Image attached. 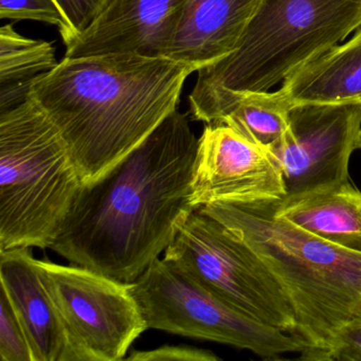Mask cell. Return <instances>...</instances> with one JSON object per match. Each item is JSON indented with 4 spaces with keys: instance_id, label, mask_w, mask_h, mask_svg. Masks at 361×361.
Here are the masks:
<instances>
[{
    "instance_id": "44dd1931",
    "label": "cell",
    "mask_w": 361,
    "mask_h": 361,
    "mask_svg": "<svg viewBox=\"0 0 361 361\" xmlns=\"http://www.w3.org/2000/svg\"><path fill=\"white\" fill-rule=\"evenodd\" d=\"M58 3L71 22L78 39L106 9L111 0H58Z\"/></svg>"
},
{
    "instance_id": "e0dca14e",
    "label": "cell",
    "mask_w": 361,
    "mask_h": 361,
    "mask_svg": "<svg viewBox=\"0 0 361 361\" xmlns=\"http://www.w3.org/2000/svg\"><path fill=\"white\" fill-rule=\"evenodd\" d=\"M58 65L48 42L23 37L12 25L0 30V87L30 84Z\"/></svg>"
},
{
    "instance_id": "5bb4252c",
    "label": "cell",
    "mask_w": 361,
    "mask_h": 361,
    "mask_svg": "<svg viewBox=\"0 0 361 361\" xmlns=\"http://www.w3.org/2000/svg\"><path fill=\"white\" fill-rule=\"evenodd\" d=\"M274 206L276 216L331 244L361 253V191L350 180L290 194Z\"/></svg>"
},
{
    "instance_id": "52a82bcc",
    "label": "cell",
    "mask_w": 361,
    "mask_h": 361,
    "mask_svg": "<svg viewBox=\"0 0 361 361\" xmlns=\"http://www.w3.org/2000/svg\"><path fill=\"white\" fill-rule=\"evenodd\" d=\"M130 284L149 329L248 350L265 360L303 350L290 334L238 312L164 259Z\"/></svg>"
},
{
    "instance_id": "d6986e66",
    "label": "cell",
    "mask_w": 361,
    "mask_h": 361,
    "mask_svg": "<svg viewBox=\"0 0 361 361\" xmlns=\"http://www.w3.org/2000/svg\"><path fill=\"white\" fill-rule=\"evenodd\" d=\"M0 359L33 361L24 327L4 289H0Z\"/></svg>"
},
{
    "instance_id": "ba28073f",
    "label": "cell",
    "mask_w": 361,
    "mask_h": 361,
    "mask_svg": "<svg viewBox=\"0 0 361 361\" xmlns=\"http://www.w3.org/2000/svg\"><path fill=\"white\" fill-rule=\"evenodd\" d=\"M66 331L69 361H119L147 331L132 284L83 266L37 259Z\"/></svg>"
},
{
    "instance_id": "603a6c76",
    "label": "cell",
    "mask_w": 361,
    "mask_h": 361,
    "mask_svg": "<svg viewBox=\"0 0 361 361\" xmlns=\"http://www.w3.org/2000/svg\"><path fill=\"white\" fill-rule=\"evenodd\" d=\"M360 149H361V145H360Z\"/></svg>"
},
{
    "instance_id": "9a60e30c",
    "label": "cell",
    "mask_w": 361,
    "mask_h": 361,
    "mask_svg": "<svg viewBox=\"0 0 361 361\" xmlns=\"http://www.w3.org/2000/svg\"><path fill=\"white\" fill-rule=\"evenodd\" d=\"M278 90L293 106L361 104V27L350 41L300 69Z\"/></svg>"
},
{
    "instance_id": "4fadbf2b",
    "label": "cell",
    "mask_w": 361,
    "mask_h": 361,
    "mask_svg": "<svg viewBox=\"0 0 361 361\" xmlns=\"http://www.w3.org/2000/svg\"><path fill=\"white\" fill-rule=\"evenodd\" d=\"M259 0H185L164 56L200 69L238 48Z\"/></svg>"
},
{
    "instance_id": "5b68a950",
    "label": "cell",
    "mask_w": 361,
    "mask_h": 361,
    "mask_svg": "<svg viewBox=\"0 0 361 361\" xmlns=\"http://www.w3.org/2000/svg\"><path fill=\"white\" fill-rule=\"evenodd\" d=\"M82 183L60 130L30 94L0 113V251L49 248Z\"/></svg>"
},
{
    "instance_id": "3957f363",
    "label": "cell",
    "mask_w": 361,
    "mask_h": 361,
    "mask_svg": "<svg viewBox=\"0 0 361 361\" xmlns=\"http://www.w3.org/2000/svg\"><path fill=\"white\" fill-rule=\"evenodd\" d=\"M274 202L210 204L200 210L246 244L293 307L302 360L329 361L334 342L361 316V253L331 244L276 216Z\"/></svg>"
},
{
    "instance_id": "8992f818",
    "label": "cell",
    "mask_w": 361,
    "mask_h": 361,
    "mask_svg": "<svg viewBox=\"0 0 361 361\" xmlns=\"http://www.w3.org/2000/svg\"><path fill=\"white\" fill-rule=\"evenodd\" d=\"M190 280L259 322L293 335V305L261 259L214 217L194 210L164 251Z\"/></svg>"
},
{
    "instance_id": "ffe728a7",
    "label": "cell",
    "mask_w": 361,
    "mask_h": 361,
    "mask_svg": "<svg viewBox=\"0 0 361 361\" xmlns=\"http://www.w3.org/2000/svg\"><path fill=\"white\" fill-rule=\"evenodd\" d=\"M126 360L133 361H219L212 350L188 345H162L151 350H134Z\"/></svg>"
},
{
    "instance_id": "8fae6325",
    "label": "cell",
    "mask_w": 361,
    "mask_h": 361,
    "mask_svg": "<svg viewBox=\"0 0 361 361\" xmlns=\"http://www.w3.org/2000/svg\"><path fill=\"white\" fill-rule=\"evenodd\" d=\"M185 0H111L65 58L114 52L164 56Z\"/></svg>"
},
{
    "instance_id": "2e32d148",
    "label": "cell",
    "mask_w": 361,
    "mask_h": 361,
    "mask_svg": "<svg viewBox=\"0 0 361 361\" xmlns=\"http://www.w3.org/2000/svg\"><path fill=\"white\" fill-rule=\"evenodd\" d=\"M291 107L279 90L251 92L238 97L217 123L227 124L253 145L269 149L288 128Z\"/></svg>"
},
{
    "instance_id": "30bf717a",
    "label": "cell",
    "mask_w": 361,
    "mask_h": 361,
    "mask_svg": "<svg viewBox=\"0 0 361 361\" xmlns=\"http://www.w3.org/2000/svg\"><path fill=\"white\" fill-rule=\"evenodd\" d=\"M287 195L280 164L225 123H211L198 139L192 179L194 208L210 204L272 202Z\"/></svg>"
},
{
    "instance_id": "7a4b0ae2",
    "label": "cell",
    "mask_w": 361,
    "mask_h": 361,
    "mask_svg": "<svg viewBox=\"0 0 361 361\" xmlns=\"http://www.w3.org/2000/svg\"><path fill=\"white\" fill-rule=\"evenodd\" d=\"M193 65L114 52L64 58L30 96L60 130L82 183L106 174L173 111Z\"/></svg>"
},
{
    "instance_id": "277c9868",
    "label": "cell",
    "mask_w": 361,
    "mask_h": 361,
    "mask_svg": "<svg viewBox=\"0 0 361 361\" xmlns=\"http://www.w3.org/2000/svg\"><path fill=\"white\" fill-rule=\"evenodd\" d=\"M361 27V0H259L238 48L197 71L194 119L217 123L243 94L269 92Z\"/></svg>"
},
{
    "instance_id": "9c48e42d",
    "label": "cell",
    "mask_w": 361,
    "mask_h": 361,
    "mask_svg": "<svg viewBox=\"0 0 361 361\" xmlns=\"http://www.w3.org/2000/svg\"><path fill=\"white\" fill-rule=\"evenodd\" d=\"M361 104L293 105L282 138L267 149L278 160L287 195L350 180V160L360 149Z\"/></svg>"
},
{
    "instance_id": "7402d4cb",
    "label": "cell",
    "mask_w": 361,
    "mask_h": 361,
    "mask_svg": "<svg viewBox=\"0 0 361 361\" xmlns=\"http://www.w3.org/2000/svg\"><path fill=\"white\" fill-rule=\"evenodd\" d=\"M361 360V316L348 322L336 337L329 361Z\"/></svg>"
},
{
    "instance_id": "6da1fadb",
    "label": "cell",
    "mask_w": 361,
    "mask_h": 361,
    "mask_svg": "<svg viewBox=\"0 0 361 361\" xmlns=\"http://www.w3.org/2000/svg\"><path fill=\"white\" fill-rule=\"evenodd\" d=\"M197 147L187 115L173 111L106 174L82 183L49 248L71 264L136 281L196 210Z\"/></svg>"
},
{
    "instance_id": "ac0fdd59",
    "label": "cell",
    "mask_w": 361,
    "mask_h": 361,
    "mask_svg": "<svg viewBox=\"0 0 361 361\" xmlns=\"http://www.w3.org/2000/svg\"><path fill=\"white\" fill-rule=\"evenodd\" d=\"M0 18L35 20L58 27L66 47L77 39L75 30L58 0H0Z\"/></svg>"
},
{
    "instance_id": "7c38bea8",
    "label": "cell",
    "mask_w": 361,
    "mask_h": 361,
    "mask_svg": "<svg viewBox=\"0 0 361 361\" xmlns=\"http://www.w3.org/2000/svg\"><path fill=\"white\" fill-rule=\"evenodd\" d=\"M0 281L24 327L33 361H69L64 325L30 248L0 251Z\"/></svg>"
}]
</instances>
